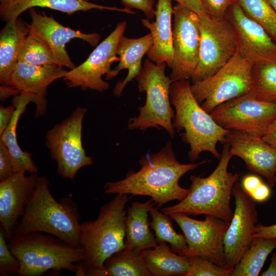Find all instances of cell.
Returning a JSON list of instances; mask_svg holds the SVG:
<instances>
[{
	"label": "cell",
	"instance_id": "cell-1",
	"mask_svg": "<svg viewBox=\"0 0 276 276\" xmlns=\"http://www.w3.org/2000/svg\"><path fill=\"white\" fill-rule=\"evenodd\" d=\"M206 162L179 163L169 141L159 151L143 155L139 161V171H130L125 178L106 182L104 193L149 196L157 208L173 200L180 201L190 192L189 189L179 185L180 178Z\"/></svg>",
	"mask_w": 276,
	"mask_h": 276
},
{
	"label": "cell",
	"instance_id": "cell-2",
	"mask_svg": "<svg viewBox=\"0 0 276 276\" xmlns=\"http://www.w3.org/2000/svg\"><path fill=\"white\" fill-rule=\"evenodd\" d=\"M127 194H117L100 209L97 219L81 223L80 247L83 258L78 276H103L104 263L125 247V206Z\"/></svg>",
	"mask_w": 276,
	"mask_h": 276
},
{
	"label": "cell",
	"instance_id": "cell-3",
	"mask_svg": "<svg viewBox=\"0 0 276 276\" xmlns=\"http://www.w3.org/2000/svg\"><path fill=\"white\" fill-rule=\"evenodd\" d=\"M80 219L76 203L69 197L58 201L50 191L48 178L39 176L33 196L12 237L41 232L80 247Z\"/></svg>",
	"mask_w": 276,
	"mask_h": 276
},
{
	"label": "cell",
	"instance_id": "cell-4",
	"mask_svg": "<svg viewBox=\"0 0 276 276\" xmlns=\"http://www.w3.org/2000/svg\"><path fill=\"white\" fill-rule=\"evenodd\" d=\"M170 99L175 110L173 125L178 131H184L182 137L190 146V160L195 161L204 151L220 158L217 143L224 144L231 131L220 126L201 107L192 93L189 80L172 82Z\"/></svg>",
	"mask_w": 276,
	"mask_h": 276
},
{
	"label": "cell",
	"instance_id": "cell-5",
	"mask_svg": "<svg viewBox=\"0 0 276 276\" xmlns=\"http://www.w3.org/2000/svg\"><path fill=\"white\" fill-rule=\"evenodd\" d=\"M220 161L213 172L206 177L192 175L188 195L174 205L164 207L162 212L172 213L211 215L230 222L233 213L230 206L233 187L240 177L237 173L228 171L233 157L228 145L225 143Z\"/></svg>",
	"mask_w": 276,
	"mask_h": 276
},
{
	"label": "cell",
	"instance_id": "cell-6",
	"mask_svg": "<svg viewBox=\"0 0 276 276\" xmlns=\"http://www.w3.org/2000/svg\"><path fill=\"white\" fill-rule=\"evenodd\" d=\"M8 246L19 261V276H39L50 270L75 273L83 258L81 247L41 232L13 236Z\"/></svg>",
	"mask_w": 276,
	"mask_h": 276
},
{
	"label": "cell",
	"instance_id": "cell-7",
	"mask_svg": "<svg viewBox=\"0 0 276 276\" xmlns=\"http://www.w3.org/2000/svg\"><path fill=\"white\" fill-rule=\"evenodd\" d=\"M166 64H157L146 59L136 79L140 92L146 93L145 104L139 107L137 117L128 122L130 130H146L153 127L165 129L173 136L175 129L172 121L174 112L170 103V87L172 83L165 74Z\"/></svg>",
	"mask_w": 276,
	"mask_h": 276
},
{
	"label": "cell",
	"instance_id": "cell-8",
	"mask_svg": "<svg viewBox=\"0 0 276 276\" xmlns=\"http://www.w3.org/2000/svg\"><path fill=\"white\" fill-rule=\"evenodd\" d=\"M254 66L237 52L214 74L193 83L192 93L201 107L210 113L219 105L249 93Z\"/></svg>",
	"mask_w": 276,
	"mask_h": 276
},
{
	"label": "cell",
	"instance_id": "cell-9",
	"mask_svg": "<svg viewBox=\"0 0 276 276\" xmlns=\"http://www.w3.org/2000/svg\"><path fill=\"white\" fill-rule=\"evenodd\" d=\"M86 109L77 107L68 117L47 131L46 146L57 163L58 174L73 179L79 170L93 164L82 143V123Z\"/></svg>",
	"mask_w": 276,
	"mask_h": 276
},
{
	"label": "cell",
	"instance_id": "cell-10",
	"mask_svg": "<svg viewBox=\"0 0 276 276\" xmlns=\"http://www.w3.org/2000/svg\"><path fill=\"white\" fill-rule=\"evenodd\" d=\"M200 45L199 61L191 78L192 82L202 80L224 65L238 52L235 29L225 16H199Z\"/></svg>",
	"mask_w": 276,
	"mask_h": 276
},
{
	"label": "cell",
	"instance_id": "cell-11",
	"mask_svg": "<svg viewBox=\"0 0 276 276\" xmlns=\"http://www.w3.org/2000/svg\"><path fill=\"white\" fill-rule=\"evenodd\" d=\"M210 114L225 129L262 137L276 120V103L259 100L248 93L219 105Z\"/></svg>",
	"mask_w": 276,
	"mask_h": 276
},
{
	"label": "cell",
	"instance_id": "cell-12",
	"mask_svg": "<svg viewBox=\"0 0 276 276\" xmlns=\"http://www.w3.org/2000/svg\"><path fill=\"white\" fill-rule=\"evenodd\" d=\"M183 232L186 249L180 255L199 257L221 266L226 265L224 237L230 222L211 215L198 220L183 213L169 215Z\"/></svg>",
	"mask_w": 276,
	"mask_h": 276
},
{
	"label": "cell",
	"instance_id": "cell-13",
	"mask_svg": "<svg viewBox=\"0 0 276 276\" xmlns=\"http://www.w3.org/2000/svg\"><path fill=\"white\" fill-rule=\"evenodd\" d=\"M173 58L170 78L172 82L191 79L199 57L200 29L199 16L177 4L173 7Z\"/></svg>",
	"mask_w": 276,
	"mask_h": 276
},
{
	"label": "cell",
	"instance_id": "cell-14",
	"mask_svg": "<svg viewBox=\"0 0 276 276\" xmlns=\"http://www.w3.org/2000/svg\"><path fill=\"white\" fill-rule=\"evenodd\" d=\"M127 26L126 21L119 22L114 30L96 48L86 60L78 66L67 71L62 78L70 88L80 87L83 90L91 89L103 92L109 88V83L102 79L111 72L114 62H119L116 54L120 38Z\"/></svg>",
	"mask_w": 276,
	"mask_h": 276
},
{
	"label": "cell",
	"instance_id": "cell-15",
	"mask_svg": "<svg viewBox=\"0 0 276 276\" xmlns=\"http://www.w3.org/2000/svg\"><path fill=\"white\" fill-rule=\"evenodd\" d=\"M232 195L235 208L224 237L226 265L234 268L249 247L258 222L256 201L236 182Z\"/></svg>",
	"mask_w": 276,
	"mask_h": 276
},
{
	"label": "cell",
	"instance_id": "cell-16",
	"mask_svg": "<svg viewBox=\"0 0 276 276\" xmlns=\"http://www.w3.org/2000/svg\"><path fill=\"white\" fill-rule=\"evenodd\" d=\"M229 14L240 55L254 65L276 63V42L266 30L235 1L229 7Z\"/></svg>",
	"mask_w": 276,
	"mask_h": 276
},
{
	"label": "cell",
	"instance_id": "cell-17",
	"mask_svg": "<svg viewBox=\"0 0 276 276\" xmlns=\"http://www.w3.org/2000/svg\"><path fill=\"white\" fill-rule=\"evenodd\" d=\"M38 176L37 173L27 176L22 171L0 180V226L8 242L33 196Z\"/></svg>",
	"mask_w": 276,
	"mask_h": 276
},
{
	"label": "cell",
	"instance_id": "cell-18",
	"mask_svg": "<svg viewBox=\"0 0 276 276\" xmlns=\"http://www.w3.org/2000/svg\"><path fill=\"white\" fill-rule=\"evenodd\" d=\"M31 21L30 29L44 40L51 48L57 64L72 70L75 67L66 50L65 45L71 40L80 39L94 47L100 41V35L97 33H84L65 27L52 16L40 13L34 8L29 11Z\"/></svg>",
	"mask_w": 276,
	"mask_h": 276
},
{
	"label": "cell",
	"instance_id": "cell-19",
	"mask_svg": "<svg viewBox=\"0 0 276 276\" xmlns=\"http://www.w3.org/2000/svg\"><path fill=\"white\" fill-rule=\"evenodd\" d=\"M225 143L228 145L232 156L242 159L248 170L263 176L270 187L274 186L275 149L262 137L238 131H231Z\"/></svg>",
	"mask_w": 276,
	"mask_h": 276
},
{
	"label": "cell",
	"instance_id": "cell-20",
	"mask_svg": "<svg viewBox=\"0 0 276 276\" xmlns=\"http://www.w3.org/2000/svg\"><path fill=\"white\" fill-rule=\"evenodd\" d=\"M67 71L57 64L34 65L18 61L11 73L10 85L20 93L30 94L36 98V117L47 110L45 98L48 87L63 78Z\"/></svg>",
	"mask_w": 276,
	"mask_h": 276
},
{
	"label": "cell",
	"instance_id": "cell-21",
	"mask_svg": "<svg viewBox=\"0 0 276 276\" xmlns=\"http://www.w3.org/2000/svg\"><path fill=\"white\" fill-rule=\"evenodd\" d=\"M171 1L157 0L155 21L151 22L148 18L141 20L152 37V45L147 54L148 59L157 64L165 63L170 68L173 58L171 24L173 7Z\"/></svg>",
	"mask_w": 276,
	"mask_h": 276
},
{
	"label": "cell",
	"instance_id": "cell-22",
	"mask_svg": "<svg viewBox=\"0 0 276 276\" xmlns=\"http://www.w3.org/2000/svg\"><path fill=\"white\" fill-rule=\"evenodd\" d=\"M36 7L48 8L68 15L93 9L134 13L125 8L109 7L84 0H0V17L7 22L19 17L26 10Z\"/></svg>",
	"mask_w": 276,
	"mask_h": 276
},
{
	"label": "cell",
	"instance_id": "cell-23",
	"mask_svg": "<svg viewBox=\"0 0 276 276\" xmlns=\"http://www.w3.org/2000/svg\"><path fill=\"white\" fill-rule=\"evenodd\" d=\"M152 37L150 33L137 38H130L124 35L120 38L117 48L116 54L119 57L118 65L111 70L106 79L112 78L124 69L128 71L126 78L119 81L113 93L117 97L121 95L127 84L137 77L142 68V61L152 45Z\"/></svg>",
	"mask_w": 276,
	"mask_h": 276
},
{
	"label": "cell",
	"instance_id": "cell-24",
	"mask_svg": "<svg viewBox=\"0 0 276 276\" xmlns=\"http://www.w3.org/2000/svg\"><path fill=\"white\" fill-rule=\"evenodd\" d=\"M155 204L151 198L145 202H134L126 210L125 248L141 252L157 245L148 217Z\"/></svg>",
	"mask_w": 276,
	"mask_h": 276
},
{
	"label": "cell",
	"instance_id": "cell-25",
	"mask_svg": "<svg viewBox=\"0 0 276 276\" xmlns=\"http://www.w3.org/2000/svg\"><path fill=\"white\" fill-rule=\"evenodd\" d=\"M29 24L19 17L7 21L0 33V83L10 86V79L18 62L21 46L29 34Z\"/></svg>",
	"mask_w": 276,
	"mask_h": 276
},
{
	"label": "cell",
	"instance_id": "cell-26",
	"mask_svg": "<svg viewBox=\"0 0 276 276\" xmlns=\"http://www.w3.org/2000/svg\"><path fill=\"white\" fill-rule=\"evenodd\" d=\"M14 97L12 102L15 110L8 126L0 135V141L5 145L10 153L15 173L24 171L37 173L38 168L32 159L31 154L20 148L16 134L17 126L20 116L31 102L35 103L36 99L33 95L25 93H20Z\"/></svg>",
	"mask_w": 276,
	"mask_h": 276
},
{
	"label": "cell",
	"instance_id": "cell-27",
	"mask_svg": "<svg viewBox=\"0 0 276 276\" xmlns=\"http://www.w3.org/2000/svg\"><path fill=\"white\" fill-rule=\"evenodd\" d=\"M141 254L152 276H184L187 271L188 257L172 251L166 242H157L155 247L143 250Z\"/></svg>",
	"mask_w": 276,
	"mask_h": 276
},
{
	"label": "cell",
	"instance_id": "cell-28",
	"mask_svg": "<svg viewBox=\"0 0 276 276\" xmlns=\"http://www.w3.org/2000/svg\"><path fill=\"white\" fill-rule=\"evenodd\" d=\"M276 248V238L254 237L234 267L231 276H257L268 255Z\"/></svg>",
	"mask_w": 276,
	"mask_h": 276
},
{
	"label": "cell",
	"instance_id": "cell-29",
	"mask_svg": "<svg viewBox=\"0 0 276 276\" xmlns=\"http://www.w3.org/2000/svg\"><path fill=\"white\" fill-rule=\"evenodd\" d=\"M103 276H152L141 252L124 248L104 263Z\"/></svg>",
	"mask_w": 276,
	"mask_h": 276
},
{
	"label": "cell",
	"instance_id": "cell-30",
	"mask_svg": "<svg viewBox=\"0 0 276 276\" xmlns=\"http://www.w3.org/2000/svg\"><path fill=\"white\" fill-rule=\"evenodd\" d=\"M149 214L151 217L150 225L155 233L157 242L168 243L172 251L181 255L187 247L186 239L183 234L175 231L170 216L154 206L151 208Z\"/></svg>",
	"mask_w": 276,
	"mask_h": 276
},
{
	"label": "cell",
	"instance_id": "cell-31",
	"mask_svg": "<svg viewBox=\"0 0 276 276\" xmlns=\"http://www.w3.org/2000/svg\"><path fill=\"white\" fill-rule=\"evenodd\" d=\"M249 94L259 100L276 103V63L254 66Z\"/></svg>",
	"mask_w": 276,
	"mask_h": 276
},
{
	"label": "cell",
	"instance_id": "cell-32",
	"mask_svg": "<svg viewBox=\"0 0 276 276\" xmlns=\"http://www.w3.org/2000/svg\"><path fill=\"white\" fill-rule=\"evenodd\" d=\"M18 61L34 65L57 64L49 45L30 28L19 51Z\"/></svg>",
	"mask_w": 276,
	"mask_h": 276
},
{
	"label": "cell",
	"instance_id": "cell-33",
	"mask_svg": "<svg viewBox=\"0 0 276 276\" xmlns=\"http://www.w3.org/2000/svg\"><path fill=\"white\" fill-rule=\"evenodd\" d=\"M276 42V11L267 0H235Z\"/></svg>",
	"mask_w": 276,
	"mask_h": 276
},
{
	"label": "cell",
	"instance_id": "cell-34",
	"mask_svg": "<svg viewBox=\"0 0 276 276\" xmlns=\"http://www.w3.org/2000/svg\"><path fill=\"white\" fill-rule=\"evenodd\" d=\"M188 269L184 276H231L234 269L199 257H188Z\"/></svg>",
	"mask_w": 276,
	"mask_h": 276
},
{
	"label": "cell",
	"instance_id": "cell-35",
	"mask_svg": "<svg viewBox=\"0 0 276 276\" xmlns=\"http://www.w3.org/2000/svg\"><path fill=\"white\" fill-rule=\"evenodd\" d=\"M5 232L0 226V275H18L20 264L17 258L11 252Z\"/></svg>",
	"mask_w": 276,
	"mask_h": 276
},
{
	"label": "cell",
	"instance_id": "cell-36",
	"mask_svg": "<svg viewBox=\"0 0 276 276\" xmlns=\"http://www.w3.org/2000/svg\"><path fill=\"white\" fill-rule=\"evenodd\" d=\"M206 13L210 16L224 17L225 12L235 0H201Z\"/></svg>",
	"mask_w": 276,
	"mask_h": 276
},
{
	"label": "cell",
	"instance_id": "cell-37",
	"mask_svg": "<svg viewBox=\"0 0 276 276\" xmlns=\"http://www.w3.org/2000/svg\"><path fill=\"white\" fill-rule=\"evenodd\" d=\"M121 2L125 8L130 10L131 9H138L149 19L155 16V0H121Z\"/></svg>",
	"mask_w": 276,
	"mask_h": 276
},
{
	"label": "cell",
	"instance_id": "cell-38",
	"mask_svg": "<svg viewBox=\"0 0 276 276\" xmlns=\"http://www.w3.org/2000/svg\"><path fill=\"white\" fill-rule=\"evenodd\" d=\"M14 173L10 153L5 145L0 141V180L10 177Z\"/></svg>",
	"mask_w": 276,
	"mask_h": 276
},
{
	"label": "cell",
	"instance_id": "cell-39",
	"mask_svg": "<svg viewBox=\"0 0 276 276\" xmlns=\"http://www.w3.org/2000/svg\"><path fill=\"white\" fill-rule=\"evenodd\" d=\"M15 107L12 105L9 106H0V135L2 134L8 126L13 113Z\"/></svg>",
	"mask_w": 276,
	"mask_h": 276
},
{
	"label": "cell",
	"instance_id": "cell-40",
	"mask_svg": "<svg viewBox=\"0 0 276 276\" xmlns=\"http://www.w3.org/2000/svg\"><path fill=\"white\" fill-rule=\"evenodd\" d=\"M196 13L198 16L208 14L201 0H171Z\"/></svg>",
	"mask_w": 276,
	"mask_h": 276
},
{
	"label": "cell",
	"instance_id": "cell-41",
	"mask_svg": "<svg viewBox=\"0 0 276 276\" xmlns=\"http://www.w3.org/2000/svg\"><path fill=\"white\" fill-rule=\"evenodd\" d=\"M262 182V180L258 176L247 175L243 178L241 184L243 189L249 195Z\"/></svg>",
	"mask_w": 276,
	"mask_h": 276
},
{
	"label": "cell",
	"instance_id": "cell-42",
	"mask_svg": "<svg viewBox=\"0 0 276 276\" xmlns=\"http://www.w3.org/2000/svg\"><path fill=\"white\" fill-rule=\"evenodd\" d=\"M270 193L269 187L263 182L249 196L256 201L263 202L266 201L269 197Z\"/></svg>",
	"mask_w": 276,
	"mask_h": 276
},
{
	"label": "cell",
	"instance_id": "cell-43",
	"mask_svg": "<svg viewBox=\"0 0 276 276\" xmlns=\"http://www.w3.org/2000/svg\"><path fill=\"white\" fill-rule=\"evenodd\" d=\"M276 238V224L269 226L257 224L255 228L254 237Z\"/></svg>",
	"mask_w": 276,
	"mask_h": 276
},
{
	"label": "cell",
	"instance_id": "cell-44",
	"mask_svg": "<svg viewBox=\"0 0 276 276\" xmlns=\"http://www.w3.org/2000/svg\"><path fill=\"white\" fill-rule=\"evenodd\" d=\"M262 139L269 145L276 149V122L270 126Z\"/></svg>",
	"mask_w": 276,
	"mask_h": 276
},
{
	"label": "cell",
	"instance_id": "cell-45",
	"mask_svg": "<svg viewBox=\"0 0 276 276\" xmlns=\"http://www.w3.org/2000/svg\"><path fill=\"white\" fill-rule=\"evenodd\" d=\"M18 94H19V91L13 87L1 85L0 99L1 101L3 102L9 97L15 96Z\"/></svg>",
	"mask_w": 276,
	"mask_h": 276
},
{
	"label": "cell",
	"instance_id": "cell-46",
	"mask_svg": "<svg viewBox=\"0 0 276 276\" xmlns=\"http://www.w3.org/2000/svg\"><path fill=\"white\" fill-rule=\"evenodd\" d=\"M262 276H276V251L273 253L268 268L262 274Z\"/></svg>",
	"mask_w": 276,
	"mask_h": 276
},
{
	"label": "cell",
	"instance_id": "cell-47",
	"mask_svg": "<svg viewBox=\"0 0 276 276\" xmlns=\"http://www.w3.org/2000/svg\"><path fill=\"white\" fill-rule=\"evenodd\" d=\"M276 11V0H267Z\"/></svg>",
	"mask_w": 276,
	"mask_h": 276
},
{
	"label": "cell",
	"instance_id": "cell-48",
	"mask_svg": "<svg viewBox=\"0 0 276 276\" xmlns=\"http://www.w3.org/2000/svg\"><path fill=\"white\" fill-rule=\"evenodd\" d=\"M84 1H88V2H90V1H96V0H84Z\"/></svg>",
	"mask_w": 276,
	"mask_h": 276
},
{
	"label": "cell",
	"instance_id": "cell-49",
	"mask_svg": "<svg viewBox=\"0 0 276 276\" xmlns=\"http://www.w3.org/2000/svg\"><path fill=\"white\" fill-rule=\"evenodd\" d=\"M274 180H275V182L276 183V174H275V176Z\"/></svg>",
	"mask_w": 276,
	"mask_h": 276
},
{
	"label": "cell",
	"instance_id": "cell-50",
	"mask_svg": "<svg viewBox=\"0 0 276 276\" xmlns=\"http://www.w3.org/2000/svg\"><path fill=\"white\" fill-rule=\"evenodd\" d=\"M274 122H276V120H275Z\"/></svg>",
	"mask_w": 276,
	"mask_h": 276
}]
</instances>
